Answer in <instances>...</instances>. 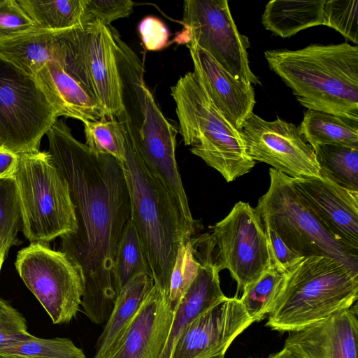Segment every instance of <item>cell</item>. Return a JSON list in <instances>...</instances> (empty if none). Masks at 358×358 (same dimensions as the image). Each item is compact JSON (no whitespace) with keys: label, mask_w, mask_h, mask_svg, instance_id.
<instances>
[{"label":"cell","mask_w":358,"mask_h":358,"mask_svg":"<svg viewBox=\"0 0 358 358\" xmlns=\"http://www.w3.org/2000/svg\"><path fill=\"white\" fill-rule=\"evenodd\" d=\"M320 176L339 186L358 191V150L341 145L313 148Z\"/></svg>","instance_id":"4316f807"},{"label":"cell","mask_w":358,"mask_h":358,"mask_svg":"<svg viewBox=\"0 0 358 358\" xmlns=\"http://www.w3.org/2000/svg\"><path fill=\"white\" fill-rule=\"evenodd\" d=\"M295 192L326 231L358 254V191L321 176L290 177Z\"/></svg>","instance_id":"9a60e30c"},{"label":"cell","mask_w":358,"mask_h":358,"mask_svg":"<svg viewBox=\"0 0 358 358\" xmlns=\"http://www.w3.org/2000/svg\"><path fill=\"white\" fill-rule=\"evenodd\" d=\"M282 273L272 265L256 282L242 292L239 299L253 322L262 320L272 310Z\"/></svg>","instance_id":"4dcf8cb0"},{"label":"cell","mask_w":358,"mask_h":358,"mask_svg":"<svg viewBox=\"0 0 358 358\" xmlns=\"http://www.w3.org/2000/svg\"><path fill=\"white\" fill-rule=\"evenodd\" d=\"M122 126L125 160L121 166L129 196L131 219L154 283L168 296L179 246L194 236L198 229L185 220L171 192L146 166L128 131Z\"/></svg>","instance_id":"277c9868"},{"label":"cell","mask_w":358,"mask_h":358,"mask_svg":"<svg viewBox=\"0 0 358 358\" xmlns=\"http://www.w3.org/2000/svg\"><path fill=\"white\" fill-rule=\"evenodd\" d=\"M0 358H27V357L15 356V355H0Z\"/></svg>","instance_id":"b9f144b4"},{"label":"cell","mask_w":358,"mask_h":358,"mask_svg":"<svg viewBox=\"0 0 358 358\" xmlns=\"http://www.w3.org/2000/svg\"><path fill=\"white\" fill-rule=\"evenodd\" d=\"M37 29L16 0H0V40Z\"/></svg>","instance_id":"d590c367"},{"label":"cell","mask_w":358,"mask_h":358,"mask_svg":"<svg viewBox=\"0 0 358 358\" xmlns=\"http://www.w3.org/2000/svg\"><path fill=\"white\" fill-rule=\"evenodd\" d=\"M83 123L85 145L95 152L113 157L122 164L125 160V147L121 123L116 118L107 117Z\"/></svg>","instance_id":"f546056e"},{"label":"cell","mask_w":358,"mask_h":358,"mask_svg":"<svg viewBox=\"0 0 358 358\" xmlns=\"http://www.w3.org/2000/svg\"><path fill=\"white\" fill-rule=\"evenodd\" d=\"M241 131L255 162L271 165L292 178L320 176L313 148L295 124L280 118L266 121L252 113Z\"/></svg>","instance_id":"5bb4252c"},{"label":"cell","mask_w":358,"mask_h":358,"mask_svg":"<svg viewBox=\"0 0 358 358\" xmlns=\"http://www.w3.org/2000/svg\"><path fill=\"white\" fill-rule=\"evenodd\" d=\"M23 315L8 301L0 298V346L31 338Z\"/></svg>","instance_id":"8d00e7d4"},{"label":"cell","mask_w":358,"mask_h":358,"mask_svg":"<svg viewBox=\"0 0 358 358\" xmlns=\"http://www.w3.org/2000/svg\"><path fill=\"white\" fill-rule=\"evenodd\" d=\"M252 323L240 299L227 296L187 326L169 358H210L225 355L235 338Z\"/></svg>","instance_id":"2e32d148"},{"label":"cell","mask_w":358,"mask_h":358,"mask_svg":"<svg viewBox=\"0 0 358 358\" xmlns=\"http://www.w3.org/2000/svg\"><path fill=\"white\" fill-rule=\"evenodd\" d=\"M273 265L279 271L284 272L301 257L291 250L280 237L272 229L264 227Z\"/></svg>","instance_id":"f35d334b"},{"label":"cell","mask_w":358,"mask_h":358,"mask_svg":"<svg viewBox=\"0 0 358 358\" xmlns=\"http://www.w3.org/2000/svg\"><path fill=\"white\" fill-rule=\"evenodd\" d=\"M219 271L227 269L237 290L248 289L273 265L262 220L248 203L237 202L221 221L209 227Z\"/></svg>","instance_id":"4fadbf2b"},{"label":"cell","mask_w":358,"mask_h":358,"mask_svg":"<svg viewBox=\"0 0 358 358\" xmlns=\"http://www.w3.org/2000/svg\"><path fill=\"white\" fill-rule=\"evenodd\" d=\"M152 275L139 273L133 276L120 290L103 331L95 345L93 358H101L117 337L135 315L152 286Z\"/></svg>","instance_id":"cb8c5ba5"},{"label":"cell","mask_w":358,"mask_h":358,"mask_svg":"<svg viewBox=\"0 0 358 358\" xmlns=\"http://www.w3.org/2000/svg\"><path fill=\"white\" fill-rule=\"evenodd\" d=\"M298 130L312 148L341 145L358 150L357 120L308 109Z\"/></svg>","instance_id":"d4e9b609"},{"label":"cell","mask_w":358,"mask_h":358,"mask_svg":"<svg viewBox=\"0 0 358 358\" xmlns=\"http://www.w3.org/2000/svg\"><path fill=\"white\" fill-rule=\"evenodd\" d=\"M59 63L100 104L104 116L123 112L115 43L108 26L94 22L56 31Z\"/></svg>","instance_id":"9c48e42d"},{"label":"cell","mask_w":358,"mask_h":358,"mask_svg":"<svg viewBox=\"0 0 358 358\" xmlns=\"http://www.w3.org/2000/svg\"><path fill=\"white\" fill-rule=\"evenodd\" d=\"M187 46L196 80L224 117L241 130L254 113L256 101L253 86L233 77L196 44L190 42Z\"/></svg>","instance_id":"d6986e66"},{"label":"cell","mask_w":358,"mask_h":358,"mask_svg":"<svg viewBox=\"0 0 358 358\" xmlns=\"http://www.w3.org/2000/svg\"><path fill=\"white\" fill-rule=\"evenodd\" d=\"M138 31L147 50H161L169 44V31L163 21L156 17H145L140 22Z\"/></svg>","instance_id":"74e56055"},{"label":"cell","mask_w":358,"mask_h":358,"mask_svg":"<svg viewBox=\"0 0 358 358\" xmlns=\"http://www.w3.org/2000/svg\"><path fill=\"white\" fill-rule=\"evenodd\" d=\"M115 43L123 112L116 119L125 127L146 166L173 196L186 220H191L187 196L176 158V130L167 120L144 79L143 64L108 26Z\"/></svg>","instance_id":"7a4b0ae2"},{"label":"cell","mask_w":358,"mask_h":358,"mask_svg":"<svg viewBox=\"0 0 358 358\" xmlns=\"http://www.w3.org/2000/svg\"><path fill=\"white\" fill-rule=\"evenodd\" d=\"M46 135L48 152L68 182L77 221L74 233L60 237L61 251L81 271L83 312L101 324L108 320L117 297L113 264L131 218L124 172L115 158L76 139L62 120L57 119Z\"/></svg>","instance_id":"6da1fadb"},{"label":"cell","mask_w":358,"mask_h":358,"mask_svg":"<svg viewBox=\"0 0 358 358\" xmlns=\"http://www.w3.org/2000/svg\"><path fill=\"white\" fill-rule=\"evenodd\" d=\"M324 25L358 44V0H329L324 6Z\"/></svg>","instance_id":"836d02e7"},{"label":"cell","mask_w":358,"mask_h":358,"mask_svg":"<svg viewBox=\"0 0 358 358\" xmlns=\"http://www.w3.org/2000/svg\"><path fill=\"white\" fill-rule=\"evenodd\" d=\"M270 185L255 208L264 227L273 230L300 257L327 256L358 271V254L322 227L293 188L290 177L271 168Z\"/></svg>","instance_id":"ba28073f"},{"label":"cell","mask_w":358,"mask_h":358,"mask_svg":"<svg viewBox=\"0 0 358 358\" xmlns=\"http://www.w3.org/2000/svg\"><path fill=\"white\" fill-rule=\"evenodd\" d=\"M171 92L180 133L192 154L229 182L255 166L256 162L248 152L241 131L216 108L193 72L181 76Z\"/></svg>","instance_id":"8992f818"},{"label":"cell","mask_w":358,"mask_h":358,"mask_svg":"<svg viewBox=\"0 0 358 358\" xmlns=\"http://www.w3.org/2000/svg\"><path fill=\"white\" fill-rule=\"evenodd\" d=\"M139 273L152 275L137 229L130 218L122 233L113 264V286L116 294L133 276Z\"/></svg>","instance_id":"83f0119b"},{"label":"cell","mask_w":358,"mask_h":358,"mask_svg":"<svg viewBox=\"0 0 358 358\" xmlns=\"http://www.w3.org/2000/svg\"><path fill=\"white\" fill-rule=\"evenodd\" d=\"M5 257H6L5 255L0 253V271H1L3 262L4 259H5Z\"/></svg>","instance_id":"7bdbcfd3"},{"label":"cell","mask_w":358,"mask_h":358,"mask_svg":"<svg viewBox=\"0 0 358 358\" xmlns=\"http://www.w3.org/2000/svg\"><path fill=\"white\" fill-rule=\"evenodd\" d=\"M190 239L180 243L171 275L167 298L174 311L195 278L198 270L199 261Z\"/></svg>","instance_id":"d6a6232c"},{"label":"cell","mask_w":358,"mask_h":358,"mask_svg":"<svg viewBox=\"0 0 358 358\" xmlns=\"http://www.w3.org/2000/svg\"><path fill=\"white\" fill-rule=\"evenodd\" d=\"M22 229L21 208L13 178L0 180V253L6 256L19 243L17 233Z\"/></svg>","instance_id":"1f68e13d"},{"label":"cell","mask_w":358,"mask_h":358,"mask_svg":"<svg viewBox=\"0 0 358 358\" xmlns=\"http://www.w3.org/2000/svg\"><path fill=\"white\" fill-rule=\"evenodd\" d=\"M210 358H224V354L215 355Z\"/></svg>","instance_id":"ee69618b"},{"label":"cell","mask_w":358,"mask_h":358,"mask_svg":"<svg viewBox=\"0 0 358 358\" xmlns=\"http://www.w3.org/2000/svg\"><path fill=\"white\" fill-rule=\"evenodd\" d=\"M57 119L36 78L0 57V146L17 155L39 150Z\"/></svg>","instance_id":"30bf717a"},{"label":"cell","mask_w":358,"mask_h":358,"mask_svg":"<svg viewBox=\"0 0 358 358\" xmlns=\"http://www.w3.org/2000/svg\"><path fill=\"white\" fill-rule=\"evenodd\" d=\"M0 57L35 77L49 62L60 61L56 33L37 28L0 40Z\"/></svg>","instance_id":"7402d4cb"},{"label":"cell","mask_w":358,"mask_h":358,"mask_svg":"<svg viewBox=\"0 0 358 358\" xmlns=\"http://www.w3.org/2000/svg\"><path fill=\"white\" fill-rule=\"evenodd\" d=\"M175 311L154 283L138 311L101 358H159Z\"/></svg>","instance_id":"e0dca14e"},{"label":"cell","mask_w":358,"mask_h":358,"mask_svg":"<svg viewBox=\"0 0 358 358\" xmlns=\"http://www.w3.org/2000/svg\"><path fill=\"white\" fill-rule=\"evenodd\" d=\"M264 57L303 106L358 121L357 45L311 44Z\"/></svg>","instance_id":"3957f363"},{"label":"cell","mask_w":358,"mask_h":358,"mask_svg":"<svg viewBox=\"0 0 358 358\" xmlns=\"http://www.w3.org/2000/svg\"><path fill=\"white\" fill-rule=\"evenodd\" d=\"M0 355L27 358H87L69 338H41L33 335L29 339L0 346Z\"/></svg>","instance_id":"f1b7e54d"},{"label":"cell","mask_w":358,"mask_h":358,"mask_svg":"<svg viewBox=\"0 0 358 358\" xmlns=\"http://www.w3.org/2000/svg\"><path fill=\"white\" fill-rule=\"evenodd\" d=\"M37 28L60 31L82 24L84 0H17Z\"/></svg>","instance_id":"484cf974"},{"label":"cell","mask_w":358,"mask_h":358,"mask_svg":"<svg viewBox=\"0 0 358 358\" xmlns=\"http://www.w3.org/2000/svg\"><path fill=\"white\" fill-rule=\"evenodd\" d=\"M357 297L358 271L327 256L302 257L282 273L266 326L297 330L350 308Z\"/></svg>","instance_id":"5b68a950"},{"label":"cell","mask_w":358,"mask_h":358,"mask_svg":"<svg viewBox=\"0 0 358 358\" xmlns=\"http://www.w3.org/2000/svg\"><path fill=\"white\" fill-rule=\"evenodd\" d=\"M326 1H270L262 15V23L275 35L289 38L301 30L324 25Z\"/></svg>","instance_id":"603a6c76"},{"label":"cell","mask_w":358,"mask_h":358,"mask_svg":"<svg viewBox=\"0 0 358 358\" xmlns=\"http://www.w3.org/2000/svg\"><path fill=\"white\" fill-rule=\"evenodd\" d=\"M267 358H300L290 349L284 346V348L273 354L270 355Z\"/></svg>","instance_id":"60d3db41"},{"label":"cell","mask_w":358,"mask_h":358,"mask_svg":"<svg viewBox=\"0 0 358 358\" xmlns=\"http://www.w3.org/2000/svg\"><path fill=\"white\" fill-rule=\"evenodd\" d=\"M34 78L57 117L64 116L83 122L106 117L96 98L69 74L59 62H49Z\"/></svg>","instance_id":"44dd1931"},{"label":"cell","mask_w":358,"mask_h":358,"mask_svg":"<svg viewBox=\"0 0 358 358\" xmlns=\"http://www.w3.org/2000/svg\"><path fill=\"white\" fill-rule=\"evenodd\" d=\"M357 341L355 303L326 319L289 331L284 346L300 358H357Z\"/></svg>","instance_id":"ac0fdd59"},{"label":"cell","mask_w":358,"mask_h":358,"mask_svg":"<svg viewBox=\"0 0 358 358\" xmlns=\"http://www.w3.org/2000/svg\"><path fill=\"white\" fill-rule=\"evenodd\" d=\"M182 24L184 29L174 38L176 42H192L235 78L261 83L249 65L248 38L238 31L227 0L185 1Z\"/></svg>","instance_id":"8fae6325"},{"label":"cell","mask_w":358,"mask_h":358,"mask_svg":"<svg viewBox=\"0 0 358 358\" xmlns=\"http://www.w3.org/2000/svg\"><path fill=\"white\" fill-rule=\"evenodd\" d=\"M82 24L98 22L105 26L129 16L135 3L131 0H84Z\"/></svg>","instance_id":"e575fe53"},{"label":"cell","mask_w":358,"mask_h":358,"mask_svg":"<svg viewBox=\"0 0 358 358\" xmlns=\"http://www.w3.org/2000/svg\"><path fill=\"white\" fill-rule=\"evenodd\" d=\"M15 265L54 324L68 323L76 316L84 282L80 268L66 253L34 243L18 252Z\"/></svg>","instance_id":"7c38bea8"},{"label":"cell","mask_w":358,"mask_h":358,"mask_svg":"<svg viewBox=\"0 0 358 358\" xmlns=\"http://www.w3.org/2000/svg\"><path fill=\"white\" fill-rule=\"evenodd\" d=\"M13 178L23 233L31 243L47 244L76 231L75 206L68 182L48 151L18 154Z\"/></svg>","instance_id":"52a82bcc"},{"label":"cell","mask_w":358,"mask_h":358,"mask_svg":"<svg viewBox=\"0 0 358 358\" xmlns=\"http://www.w3.org/2000/svg\"><path fill=\"white\" fill-rule=\"evenodd\" d=\"M17 163V154L0 146V180L13 178Z\"/></svg>","instance_id":"ab89813d"},{"label":"cell","mask_w":358,"mask_h":358,"mask_svg":"<svg viewBox=\"0 0 358 358\" xmlns=\"http://www.w3.org/2000/svg\"><path fill=\"white\" fill-rule=\"evenodd\" d=\"M199 261L196 275L176 308L169 334L159 358H169L178 338L199 315L227 296L220 287V271L213 259L215 243L210 237L192 243Z\"/></svg>","instance_id":"ffe728a7"}]
</instances>
